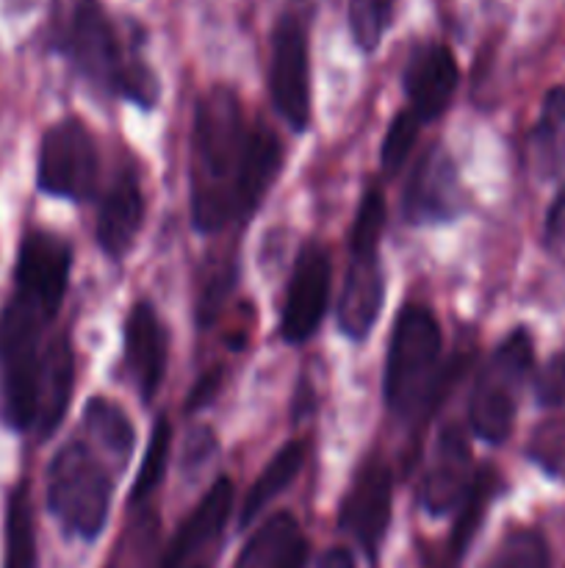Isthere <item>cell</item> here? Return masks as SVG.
<instances>
[{
  "label": "cell",
  "instance_id": "obj_1",
  "mask_svg": "<svg viewBox=\"0 0 565 568\" xmlns=\"http://www.w3.org/2000/svg\"><path fill=\"white\" fill-rule=\"evenodd\" d=\"M280 166V139L244 116L233 89L210 87L197 100L192 125V222L199 233L249 220Z\"/></svg>",
  "mask_w": 565,
  "mask_h": 568
},
{
  "label": "cell",
  "instance_id": "obj_2",
  "mask_svg": "<svg viewBox=\"0 0 565 568\" xmlns=\"http://www.w3.org/2000/svg\"><path fill=\"white\" fill-rule=\"evenodd\" d=\"M64 50L92 87L120 94L150 109L158 100V78L153 67L133 50H125L120 33L97 0H78L64 33Z\"/></svg>",
  "mask_w": 565,
  "mask_h": 568
},
{
  "label": "cell",
  "instance_id": "obj_3",
  "mask_svg": "<svg viewBox=\"0 0 565 568\" xmlns=\"http://www.w3.org/2000/svg\"><path fill=\"white\" fill-rule=\"evenodd\" d=\"M386 227L382 189H366L349 231V264L338 297V327L352 342H363L380 320L386 303V277L380 264V239Z\"/></svg>",
  "mask_w": 565,
  "mask_h": 568
},
{
  "label": "cell",
  "instance_id": "obj_4",
  "mask_svg": "<svg viewBox=\"0 0 565 568\" xmlns=\"http://www.w3.org/2000/svg\"><path fill=\"white\" fill-rule=\"evenodd\" d=\"M114 480L89 442H70L48 469V508L70 536L94 541L111 510Z\"/></svg>",
  "mask_w": 565,
  "mask_h": 568
},
{
  "label": "cell",
  "instance_id": "obj_5",
  "mask_svg": "<svg viewBox=\"0 0 565 568\" xmlns=\"http://www.w3.org/2000/svg\"><path fill=\"white\" fill-rule=\"evenodd\" d=\"M441 325L424 305H404L386 361V399L399 416H413L432 399L441 369Z\"/></svg>",
  "mask_w": 565,
  "mask_h": 568
},
{
  "label": "cell",
  "instance_id": "obj_6",
  "mask_svg": "<svg viewBox=\"0 0 565 568\" xmlns=\"http://www.w3.org/2000/svg\"><path fill=\"white\" fill-rule=\"evenodd\" d=\"M535 366L532 336L518 327L491 353L476 375L469 399V422L487 444H504L513 433L518 397Z\"/></svg>",
  "mask_w": 565,
  "mask_h": 568
},
{
  "label": "cell",
  "instance_id": "obj_7",
  "mask_svg": "<svg viewBox=\"0 0 565 568\" xmlns=\"http://www.w3.org/2000/svg\"><path fill=\"white\" fill-rule=\"evenodd\" d=\"M100 155L83 122L61 120L44 131L39 144L37 181L44 194L64 200H92L97 192Z\"/></svg>",
  "mask_w": 565,
  "mask_h": 568
},
{
  "label": "cell",
  "instance_id": "obj_8",
  "mask_svg": "<svg viewBox=\"0 0 565 568\" xmlns=\"http://www.w3.org/2000/svg\"><path fill=\"white\" fill-rule=\"evenodd\" d=\"M269 89L277 114L302 133L310 125V55L308 31L297 14H282L271 33Z\"/></svg>",
  "mask_w": 565,
  "mask_h": 568
},
{
  "label": "cell",
  "instance_id": "obj_9",
  "mask_svg": "<svg viewBox=\"0 0 565 568\" xmlns=\"http://www.w3.org/2000/svg\"><path fill=\"white\" fill-rule=\"evenodd\" d=\"M330 255L319 244L299 250L280 314V336L288 344L308 342L321 325L330 300Z\"/></svg>",
  "mask_w": 565,
  "mask_h": 568
},
{
  "label": "cell",
  "instance_id": "obj_10",
  "mask_svg": "<svg viewBox=\"0 0 565 568\" xmlns=\"http://www.w3.org/2000/svg\"><path fill=\"white\" fill-rule=\"evenodd\" d=\"M460 189L458 166L452 155L443 148H432L421 155L415 170L410 172L408 186L402 194V216L410 225H441L452 222L460 214Z\"/></svg>",
  "mask_w": 565,
  "mask_h": 568
},
{
  "label": "cell",
  "instance_id": "obj_11",
  "mask_svg": "<svg viewBox=\"0 0 565 568\" xmlns=\"http://www.w3.org/2000/svg\"><path fill=\"white\" fill-rule=\"evenodd\" d=\"M393 508V480L391 469L380 460H369L355 475L347 497L341 503L338 525L347 536H352L369 555L380 549L391 525Z\"/></svg>",
  "mask_w": 565,
  "mask_h": 568
},
{
  "label": "cell",
  "instance_id": "obj_12",
  "mask_svg": "<svg viewBox=\"0 0 565 568\" xmlns=\"http://www.w3.org/2000/svg\"><path fill=\"white\" fill-rule=\"evenodd\" d=\"M471 449L460 427H446L435 444L424 483H421L419 503L430 516H446L463 508L471 494Z\"/></svg>",
  "mask_w": 565,
  "mask_h": 568
},
{
  "label": "cell",
  "instance_id": "obj_13",
  "mask_svg": "<svg viewBox=\"0 0 565 568\" xmlns=\"http://www.w3.org/2000/svg\"><path fill=\"white\" fill-rule=\"evenodd\" d=\"M460 70L452 50L446 44H421L413 50L408 67H404V94H408V111L415 120H438L452 103L458 89Z\"/></svg>",
  "mask_w": 565,
  "mask_h": 568
},
{
  "label": "cell",
  "instance_id": "obj_14",
  "mask_svg": "<svg viewBox=\"0 0 565 568\" xmlns=\"http://www.w3.org/2000/svg\"><path fill=\"white\" fill-rule=\"evenodd\" d=\"M233 499H236V494H233L230 477H219L208 488V494L199 499L197 508L188 514V519L177 527L158 568H188L199 560H208V549L219 541L222 530H225Z\"/></svg>",
  "mask_w": 565,
  "mask_h": 568
},
{
  "label": "cell",
  "instance_id": "obj_15",
  "mask_svg": "<svg viewBox=\"0 0 565 568\" xmlns=\"http://www.w3.org/2000/svg\"><path fill=\"white\" fill-rule=\"evenodd\" d=\"M170 361V336L158 311L147 300H138L125 320V364L144 403L158 394Z\"/></svg>",
  "mask_w": 565,
  "mask_h": 568
},
{
  "label": "cell",
  "instance_id": "obj_16",
  "mask_svg": "<svg viewBox=\"0 0 565 568\" xmlns=\"http://www.w3.org/2000/svg\"><path fill=\"white\" fill-rule=\"evenodd\" d=\"M144 211L147 203L136 172H120L105 192L97 214V242L105 255L120 261L133 247L144 225Z\"/></svg>",
  "mask_w": 565,
  "mask_h": 568
},
{
  "label": "cell",
  "instance_id": "obj_17",
  "mask_svg": "<svg viewBox=\"0 0 565 568\" xmlns=\"http://www.w3.org/2000/svg\"><path fill=\"white\" fill-rule=\"evenodd\" d=\"M308 538L291 514H275L255 530L238 555L236 568H305Z\"/></svg>",
  "mask_w": 565,
  "mask_h": 568
},
{
  "label": "cell",
  "instance_id": "obj_18",
  "mask_svg": "<svg viewBox=\"0 0 565 568\" xmlns=\"http://www.w3.org/2000/svg\"><path fill=\"white\" fill-rule=\"evenodd\" d=\"M72 383H75V355H72L70 338L64 333L53 336L44 349L42 381H39V403H37V425L33 430L42 438L53 436L55 427L64 419L70 408Z\"/></svg>",
  "mask_w": 565,
  "mask_h": 568
},
{
  "label": "cell",
  "instance_id": "obj_19",
  "mask_svg": "<svg viewBox=\"0 0 565 568\" xmlns=\"http://www.w3.org/2000/svg\"><path fill=\"white\" fill-rule=\"evenodd\" d=\"M532 170L541 178H557L565 172V87L548 89L541 116L530 136Z\"/></svg>",
  "mask_w": 565,
  "mask_h": 568
},
{
  "label": "cell",
  "instance_id": "obj_20",
  "mask_svg": "<svg viewBox=\"0 0 565 568\" xmlns=\"http://www.w3.org/2000/svg\"><path fill=\"white\" fill-rule=\"evenodd\" d=\"M83 425H86L89 444L100 455H109L111 464H116V469H122L125 460L131 458L133 442H136V430H133L125 410L116 403H111V399L92 397L86 403Z\"/></svg>",
  "mask_w": 565,
  "mask_h": 568
},
{
  "label": "cell",
  "instance_id": "obj_21",
  "mask_svg": "<svg viewBox=\"0 0 565 568\" xmlns=\"http://www.w3.org/2000/svg\"><path fill=\"white\" fill-rule=\"evenodd\" d=\"M305 466V444L302 442H291L275 455V458L266 464V469L260 471L258 480L253 483L249 494L244 497L242 505V527H247L266 505L271 503L275 497H280L288 486L299 477Z\"/></svg>",
  "mask_w": 565,
  "mask_h": 568
},
{
  "label": "cell",
  "instance_id": "obj_22",
  "mask_svg": "<svg viewBox=\"0 0 565 568\" xmlns=\"http://www.w3.org/2000/svg\"><path fill=\"white\" fill-rule=\"evenodd\" d=\"M37 547H33V521L28 488L20 486L11 494L9 521H6V566L3 568H33Z\"/></svg>",
  "mask_w": 565,
  "mask_h": 568
},
{
  "label": "cell",
  "instance_id": "obj_23",
  "mask_svg": "<svg viewBox=\"0 0 565 568\" xmlns=\"http://www.w3.org/2000/svg\"><path fill=\"white\" fill-rule=\"evenodd\" d=\"M397 0H349V31L360 50L371 53L382 42V33L388 31Z\"/></svg>",
  "mask_w": 565,
  "mask_h": 568
},
{
  "label": "cell",
  "instance_id": "obj_24",
  "mask_svg": "<svg viewBox=\"0 0 565 568\" xmlns=\"http://www.w3.org/2000/svg\"><path fill=\"white\" fill-rule=\"evenodd\" d=\"M487 568H548V547L537 530H513L499 544Z\"/></svg>",
  "mask_w": 565,
  "mask_h": 568
},
{
  "label": "cell",
  "instance_id": "obj_25",
  "mask_svg": "<svg viewBox=\"0 0 565 568\" xmlns=\"http://www.w3.org/2000/svg\"><path fill=\"white\" fill-rule=\"evenodd\" d=\"M170 449H172V427L166 419H158L153 427V436H150V447L144 453V464L138 469L136 483H133V503H142L144 497L158 488V483L164 480L166 464H170Z\"/></svg>",
  "mask_w": 565,
  "mask_h": 568
},
{
  "label": "cell",
  "instance_id": "obj_26",
  "mask_svg": "<svg viewBox=\"0 0 565 568\" xmlns=\"http://www.w3.org/2000/svg\"><path fill=\"white\" fill-rule=\"evenodd\" d=\"M419 131H421V122L410 114L408 109L399 111L397 116L391 120L386 133V142H382V172L386 175H397L399 170L404 166V161L410 159L413 153L415 142H419Z\"/></svg>",
  "mask_w": 565,
  "mask_h": 568
},
{
  "label": "cell",
  "instance_id": "obj_27",
  "mask_svg": "<svg viewBox=\"0 0 565 568\" xmlns=\"http://www.w3.org/2000/svg\"><path fill=\"white\" fill-rule=\"evenodd\" d=\"M530 458L552 477L565 475V419H548L532 433Z\"/></svg>",
  "mask_w": 565,
  "mask_h": 568
},
{
  "label": "cell",
  "instance_id": "obj_28",
  "mask_svg": "<svg viewBox=\"0 0 565 568\" xmlns=\"http://www.w3.org/2000/svg\"><path fill=\"white\" fill-rule=\"evenodd\" d=\"M537 403L546 408H565V349L537 375Z\"/></svg>",
  "mask_w": 565,
  "mask_h": 568
},
{
  "label": "cell",
  "instance_id": "obj_29",
  "mask_svg": "<svg viewBox=\"0 0 565 568\" xmlns=\"http://www.w3.org/2000/svg\"><path fill=\"white\" fill-rule=\"evenodd\" d=\"M546 250L559 266H565V186L559 189L546 216Z\"/></svg>",
  "mask_w": 565,
  "mask_h": 568
},
{
  "label": "cell",
  "instance_id": "obj_30",
  "mask_svg": "<svg viewBox=\"0 0 565 568\" xmlns=\"http://www.w3.org/2000/svg\"><path fill=\"white\" fill-rule=\"evenodd\" d=\"M214 453H216L214 433H210L208 427H194V430L188 433L186 453H183V464L199 469V466H205V460H208Z\"/></svg>",
  "mask_w": 565,
  "mask_h": 568
},
{
  "label": "cell",
  "instance_id": "obj_31",
  "mask_svg": "<svg viewBox=\"0 0 565 568\" xmlns=\"http://www.w3.org/2000/svg\"><path fill=\"white\" fill-rule=\"evenodd\" d=\"M316 568H358L355 558L349 555V549H330L327 555H321L319 566Z\"/></svg>",
  "mask_w": 565,
  "mask_h": 568
},
{
  "label": "cell",
  "instance_id": "obj_32",
  "mask_svg": "<svg viewBox=\"0 0 565 568\" xmlns=\"http://www.w3.org/2000/svg\"><path fill=\"white\" fill-rule=\"evenodd\" d=\"M188 568H214V558H208V560H199V564H194V566H188Z\"/></svg>",
  "mask_w": 565,
  "mask_h": 568
},
{
  "label": "cell",
  "instance_id": "obj_33",
  "mask_svg": "<svg viewBox=\"0 0 565 568\" xmlns=\"http://www.w3.org/2000/svg\"><path fill=\"white\" fill-rule=\"evenodd\" d=\"M17 3H25V0H17Z\"/></svg>",
  "mask_w": 565,
  "mask_h": 568
}]
</instances>
